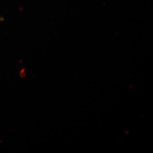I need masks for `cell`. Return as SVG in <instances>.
Wrapping results in <instances>:
<instances>
[]
</instances>
